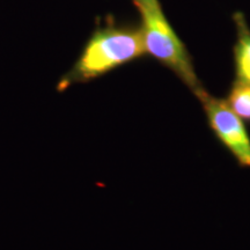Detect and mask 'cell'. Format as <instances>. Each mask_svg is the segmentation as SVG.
I'll return each instance as SVG.
<instances>
[{"mask_svg": "<svg viewBox=\"0 0 250 250\" xmlns=\"http://www.w3.org/2000/svg\"><path fill=\"white\" fill-rule=\"evenodd\" d=\"M142 30L133 23H117L112 17L96 27L70 70L57 83L65 92L77 83H86L118 67L145 57Z\"/></svg>", "mask_w": 250, "mask_h": 250, "instance_id": "cell-1", "label": "cell"}, {"mask_svg": "<svg viewBox=\"0 0 250 250\" xmlns=\"http://www.w3.org/2000/svg\"><path fill=\"white\" fill-rule=\"evenodd\" d=\"M140 15V30L146 55L170 70L197 95L203 87L187 45L171 27L160 0H132Z\"/></svg>", "mask_w": 250, "mask_h": 250, "instance_id": "cell-2", "label": "cell"}, {"mask_svg": "<svg viewBox=\"0 0 250 250\" xmlns=\"http://www.w3.org/2000/svg\"><path fill=\"white\" fill-rule=\"evenodd\" d=\"M196 98L201 102L208 127L218 142L240 167L250 168V136L245 122L229 108L226 100L215 98L205 88Z\"/></svg>", "mask_w": 250, "mask_h": 250, "instance_id": "cell-3", "label": "cell"}, {"mask_svg": "<svg viewBox=\"0 0 250 250\" xmlns=\"http://www.w3.org/2000/svg\"><path fill=\"white\" fill-rule=\"evenodd\" d=\"M233 21L236 28V42L233 46L235 80L250 83V28L241 12L233 14Z\"/></svg>", "mask_w": 250, "mask_h": 250, "instance_id": "cell-4", "label": "cell"}, {"mask_svg": "<svg viewBox=\"0 0 250 250\" xmlns=\"http://www.w3.org/2000/svg\"><path fill=\"white\" fill-rule=\"evenodd\" d=\"M225 100L237 116L250 124V83L235 80Z\"/></svg>", "mask_w": 250, "mask_h": 250, "instance_id": "cell-5", "label": "cell"}]
</instances>
